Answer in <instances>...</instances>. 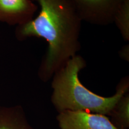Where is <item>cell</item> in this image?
<instances>
[{
  "instance_id": "cell-1",
  "label": "cell",
  "mask_w": 129,
  "mask_h": 129,
  "mask_svg": "<svg viewBox=\"0 0 129 129\" xmlns=\"http://www.w3.org/2000/svg\"><path fill=\"white\" fill-rule=\"evenodd\" d=\"M40 12L35 19L16 26L19 41L43 38L48 49L41 61L38 75L47 82L81 48L82 19L71 0H38Z\"/></svg>"
},
{
  "instance_id": "cell-2",
  "label": "cell",
  "mask_w": 129,
  "mask_h": 129,
  "mask_svg": "<svg viewBox=\"0 0 129 129\" xmlns=\"http://www.w3.org/2000/svg\"><path fill=\"white\" fill-rule=\"evenodd\" d=\"M86 66L85 59L76 54L55 72L51 83L53 105L59 112L83 111L109 115L121 98L128 92V77L121 80L113 96L103 97L90 91L81 83L79 73Z\"/></svg>"
},
{
  "instance_id": "cell-3",
  "label": "cell",
  "mask_w": 129,
  "mask_h": 129,
  "mask_svg": "<svg viewBox=\"0 0 129 129\" xmlns=\"http://www.w3.org/2000/svg\"><path fill=\"white\" fill-rule=\"evenodd\" d=\"M124 0H71L82 20L106 26L113 23L118 9Z\"/></svg>"
},
{
  "instance_id": "cell-4",
  "label": "cell",
  "mask_w": 129,
  "mask_h": 129,
  "mask_svg": "<svg viewBox=\"0 0 129 129\" xmlns=\"http://www.w3.org/2000/svg\"><path fill=\"white\" fill-rule=\"evenodd\" d=\"M57 120L60 129H120L106 115L86 111H60Z\"/></svg>"
},
{
  "instance_id": "cell-5",
  "label": "cell",
  "mask_w": 129,
  "mask_h": 129,
  "mask_svg": "<svg viewBox=\"0 0 129 129\" xmlns=\"http://www.w3.org/2000/svg\"><path fill=\"white\" fill-rule=\"evenodd\" d=\"M37 9L31 0H0V22L23 25L34 19Z\"/></svg>"
},
{
  "instance_id": "cell-6",
  "label": "cell",
  "mask_w": 129,
  "mask_h": 129,
  "mask_svg": "<svg viewBox=\"0 0 129 129\" xmlns=\"http://www.w3.org/2000/svg\"><path fill=\"white\" fill-rule=\"evenodd\" d=\"M0 129H35L30 124L22 106L0 105Z\"/></svg>"
},
{
  "instance_id": "cell-7",
  "label": "cell",
  "mask_w": 129,
  "mask_h": 129,
  "mask_svg": "<svg viewBox=\"0 0 129 129\" xmlns=\"http://www.w3.org/2000/svg\"><path fill=\"white\" fill-rule=\"evenodd\" d=\"M109 115L114 119L120 129H126L129 126V94L127 92L115 105Z\"/></svg>"
},
{
  "instance_id": "cell-8",
  "label": "cell",
  "mask_w": 129,
  "mask_h": 129,
  "mask_svg": "<svg viewBox=\"0 0 129 129\" xmlns=\"http://www.w3.org/2000/svg\"><path fill=\"white\" fill-rule=\"evenodd\" d=\"M113 23L120 30L125 41H129V0H124L118 9L113 19Z\"/></svg>"
},
{
  "instance_id": "cell-9",
  "label": "cell",
  "mask_w": 129,
  "mask_h": 129,
  "mask_svg": "<svg viewBox=\"0 0 129 129\" xmlns=\"http://www.w3.org/2000/svg\"><path fill=\"white\" fill-rule=\"evenodd\" d=\"M119 56L122 59L128 62L129 60V45L124 46L119 51Z\"/></svg>"
}]
</instances>
